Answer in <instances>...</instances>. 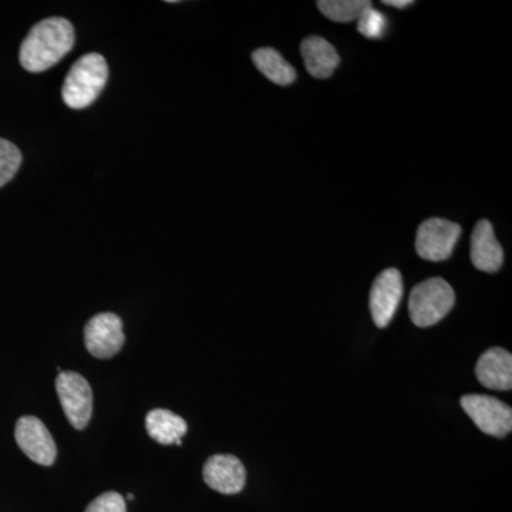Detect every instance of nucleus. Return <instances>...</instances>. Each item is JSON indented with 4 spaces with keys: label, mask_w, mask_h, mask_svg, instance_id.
I'll list each match as a JSON object with an SVG mask.
<instances>
[{
    "label": "nucleus",
    "mask_w": 512,
    "mask_h": 512,
    "mask_svg": "<svg viewBox=\"0 0 512 512\" xmlns=\"http://www.w3.org/2000/svg\"><path fill=\"white\" fill-rule=\"evenodd\" d=\"M22 164V153L15 144L0 138V187L8 184L18 173Z\"/></svg>",
    "instance_id": "nucleus-17"
},
{
    "label": "nucleus",
    "mask_w": 512,
    "mask_h": 512,
    "mask_svg": "<svg viewBox=\"0 0 512 512\" xmlns=\"http://www.w3.org/2000/svg\"><path fill=\"white\" fill-rule=\"evenodd\" d=\"M306 70L316 79H328L339 66L340 57L335 47L322 37L311 36L301 46Z\"/></svg>",
    "instance_id": "nucleus-13"
},
{
    "label": "nucleus",
    "mask_w": 512,
    "mask_h": 512,
    "mask_svg": "<svg viewBox=\"0 0 512 512\" xmlns=\"http://www.w3.org/2000/svg\"><path fill=\"white\" fill-rule=\"evenodd\" d=\"M383 5L394 6V8H407V6L413 5L412 0H384Z\"/></svg>",
    "instance_id": "nucleus-20"
},
{
    "label": "nucleus",
    "mask_w": 512,
    "mask_h": 512,
    "mask_svg": "<svg viewBox=\"0 0 512 512\" xmlns=\"http://www.w3.org/2000/svg\"><path fill=\"white\" fill-rule=\"evenodd\" d=\"M109 80V66L99 53H89L73 64L63 83L64 103L73 110L92 106Z\"/></svg>",
    "instance_id": "nucleus-2"
},
{
    "label": "nucleus",
    "mask_w": 512,
    "mask_h": 512,
    "mask_svg": "<svg viewBox=\"0 0 512 512\" xmlns=\"http://www.w3.org/2000/svg\"><path fill=\"white\" fill-rule=\"evenodd\" d=\"M252 60H254L256 69L272 83L278 84V86H288L295 82L296 70L275 49L262 47V49L255 50L252 53Z\"/></svg>",
    "instance_id": "nucleus-15"
},
{
    "label": "nucleus",
    "mask_w": 512,
    "mask_h": 512,
    "mask_svg": "<svg viewBox=\"0 0 512 512\" xmlns=\"http://www.w3.org/2000/svg\"><path fill=\"white\" fill-rule=\"evenodd\" d=\"M454 303L456 295L448 282L441 278L427 279L410 293V318L419 328H430L446 318Z\"/></svg>",
    "instance_id": "nucleus-3"
},
{
    "label": "nucleus",
    "mask_w": 512,
    "mask_h": 512,
    "mask_svg": "<svg viewBox=\"0 0 512 512\" xmlns=\"http://www.w3.org/2000/svg\"><path fill=\"white\" fill-rule=\"evenodd\" d=\"M402 298L403 278L397 269H386L377 276L369 298L370 313L377 328H386L392 322Z\"/></svg>",
    "instance_id": "nucleus-8"
},
{
    "label": "nucleus",
    "mask_w": 512,
    "mask_h": 512,
    "mask_svg": "<svg viewBox=\"0 0 512 512\" xmlns=\"http://www.w3.org/2000/svg\"><path fill=\"white\" fill-rule=\"evenodd\" d=\"M359 26L357 30L363 36L369 39H382L387 30L386 16L382 15L379 10L369 6L363 10L362 15L359 16Z\"/></svg>",
    "instance_id": "nucleus-18"
},
{
    "label": "nucleus",
    "mask_w": 512,
    "mask_h": 512,
    "mask_svg": "<svg viewBox=\"0 0 512 512\" xmlns=\"http://www.w3.org/2000/svg\"><path fill=\"white\" fill-rule=\"evenodd\" d=\"M16 443L20 450L40 464V466H52L57 456V447L52 434L46 429L45 424L37 417L25 416L19 419L15 429Z\"/></svg>",
    "instance_id": "nucleus-9"
},
{
    "label": "nucleus",
    "mask_w": 512,
    "mask_h": 512,
    "mask_svg": "<svg viewBox=\"0 0 512 512\" xmlns=\"http://www.w3.org/2000/svg\"><path fill=\"white\" fill-rule=\"evenodd\" d=\"M146 427L148 436L164 446L183 440L188 431L187 421L183 417L164 409H156L148 413Z\"/></svg>",
    "instance_id": "nucleus-14"
},
{
    "label": "nucleus",
    "mask_w": 512,
    "mask_h": 512,
    "mask_svg": "<svg viewBox=\"0 0 512 512\" xmlns=\"http://www.w3.org/2000/svg\"><path fill=\"white\" fill-rule=\"evenodd\" d=\"M471 262L478 271L494 274L503 266L504 251L490 221H478L471 235Z\"/></svg>",
    "instance_id": "nucleus-11"
},
{
    "label": "nucleus",
    "mask_w": 512,
    "mask_h": 512,
    "mask_svg": "<svg viewBox=\"0 0 512 512\" xmlns=\"http://www.w3.org/2000/svg\"><path fill=\"white\" fill-rule=\"evenodd\" d=\"M461 407L484 434L503 439L511 433L512 409L501 400L485 394H467L461 397Z\"/></svg>",
    "instance_id": "nucleus-5"
},
{
    "label": "nucleus",
    "mask_w": 512,
    "mask_h": 512,
    "mask_svg": "<svg viewBox=\"0 0 512 512\" xmlns=\"http://www.w3.org/2000/svg\"><path fill=\"white\" fill-rule=\"evenodd\" d=\"M123 320L116 313L106 312L93 316L84 328V343L90 355L97 359H110L124 345Z\"/></svg>",
    "instance_id": "nucleus-7"
},
{
    "label": "nucleus",
    "mask_w": 512,
    "mask_h": 512,
    "mask_svg": "<svg viewBox=\"0 0 512 512\" xmlns=\"http://www.w3.org/2000/svg\"><path fill=\"white\" fill-rule=\"evenodd\" d=\"M86 512H127L126 500L123 495L111 491L93 500Z\"/></svg>",
    "instance_id": "nucleus-19"
},
{
    "label": "nucleus",
    "mask_w": 512,
    "mask_h": 512,
    "mask_svg": "<svg viewBox=\"0 0 512 512\" xmlns=\"http://www.w3.org/2000/svg\"><path fill=\"white\" fill-rule=\"evenodd\" d=\"M57 396L74 429H86L93 414V392L89 382L76 372L59 373L56 379Z\"/></svg>",
    "instance_id": "nucleus-4"
},
{
    "label": "nucleus",
    "mask_w": 512,
    "mask_h": 512,
    "mask_svg": "<svg viewBox=\"0 0 512 512\" xmlns=\"http://www.w3.org/2000/svg\"><path fill=\"white\" fill-rule=\"evenodd\" d=\"M202 473L208 487L225 495L241 493L247 483L244 464L231 454H217L208 458Z\"/></svg>",
    "instance_id": "nucleus-10"
},
{
    "label": "nucleus",
    "mask_w": 512,
    "mask_h": 512,
    "mask_svg": "<svg viewBox=\"0 0 512 512\" xmlns=\"http://www.w3.org/2000/svg\"><path fill=\"white\" fill-rule=\"evenodd\" d=\"M320 12L333 22L346 23L359 19L363 10L372 6L369 0H320Z\"/></svg>",
    "instance_id": "nucleus-16"
},
{
    "label": "nucleus",
    "mask_w": 512,
    "mask_h": 512,
    "mask_svg": "<svg viewBox=\"0 0 512 512\" xmlns=\"http://www.w3.org/2000/svg\"><path fill=\"white\" fill-rule=\"evenodd\" d=\"M74 28L64 18H47L30 30L20 47L19 59L30 73L46 72L74 46Z\"/></svg>",
    "instance_id": "nucleus-1"
},
{
    "label": "nucleus",
    "mask_w": 512,
    "mask_h": 512,
    "mask_svg": "<svg viewBox=\"0 0 512 512\" xmlns=\"http://www.w3.org/2000/svg\"><path fill=\"white\" fill-rule=\"evenodd\" d=\"M128 500L133 501L134 500V494H128Z\"/></svg>",
    "instance_id": "nucleus-21"
},
{
    "label": "nucleus",
    "mask_w": 512,
    "mask_h": 512,
    "mask_svg": "<svg viewBox=\"0 0 512 512\" xmlns=\"http://www.w3.org/2000/svg\"><path fill=\"white\" fill-rule=\"evenodd\" d=\"M460 235L461 227L456 222L441 218L424 221L417 231V254L426 261H446L453 254Z\"/></svg>",
    "instance_id": "nucleus-6"
},
{
    "label": "nucleus",
    "mask_w": 512,
    "mask_h": 512,
    "mask_svg": "<svg viewBox=\"0 0 512 512\" xmlns=\"http://www.w3.org/2000/svg\"><path fill=\"white\" fill-rule=\"evenodd\" d=\"M478 382L490 390L507 392L512 389V356L503 348L488 349L476 366Z\"/></svg>",
    "instance_id": "nucleus-12"
}]
</instances>
